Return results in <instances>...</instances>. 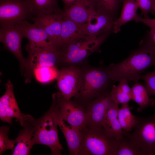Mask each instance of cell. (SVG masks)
Here are the masks:
<instances>
[{"mask_svg":"<svg viewBox=\"0 0 155 155\" xmlns=\"http://www.w3.org/2000/svg\"><path fill=\"white\" fill-rule=\"evenodd\" d=\"M155 65V55L146 47L140 46L123 61L110 65L108 69L112 80L119 81L125 79L135 83L140 79L142 73Z\"/></svg>","mask_w":155,"mask_h":155,"instance_id":"6da1fadb","label":"cell"},{"mask_svg":"<svg viewBox=\"0 0 155 155\" xmlns=\"http://www.w3.org/2000/svg\"><path fill=\"white\" fill-rule=\"evenodd\" d=\"M78 155H115L119 140L108 134L102 127H86Z\"/></svg>","mask_w":155,"mask_h":155,"instance_id":"7a4b0ae2","label":"cell"},{"mask_svg":"<svg viewBox=\"0 0 155 155\" xmlns=\"http://www.w3.org/2000/svg\"><path fill=\"white\" fill-rule=\"evenodd\" d=\"M106 35L95 37L83 34L60 50L59 62L73 65L79 64L98 49Z\"/></svg>","mask_w":155,"mask_h":155,"instance_id":"3957f363","label":"cell"},{"mask_svg":"<svg viewBox=\"0 0 155 155\" xmlns=\"http://www.w3.org/2000/svg\"><path fill=\"white\" fill-rule=\"evenodd\" d=\"M49 108L53 117L70 127L82 131L86 127V110L74 102L64 99L58 92L52 96Z\"/></svg>","mask_w":155,"mask_h":155,"instance_id":"277c9868","label":"cell"},{"mask_svg":"<svg viewBox=\"0 0 155 155\" xmlns=\"http://www.w3.org/2000/svg\"><path fill=\"white\" fill-rule=\"evenodd\" d=\"M25 48L28 54L24 73L26 84L31 82L35 67L55 66L59 62L60 50L55 46L28 42Z\"/></svg>","mask_w":155,"mask_h":155,"instance_id":"5b68a950","label":"cell"},{"mask_svg":"<svg viewBox=\"0 0 155 155\" xmlns=\"http://www.w3.org/2000/svg\"><path fill=\"white\" fill-rule=\"evenodd\" d=\"M57 124L49 110L36 119L35 131L32 141L33 145H46L51 150V154H61L63 147L59 140Z\"/></svg>","mask_w":155,"mask_h":155,"instance_id":"8992f818","label":"cell"},{"mask_svg":"<svg viewBox=\"0 0 155 155\" xmlns=\"http://www.w3.org/2000/svg\"><path fill=\"white\" fill-rule=\"evenodd\" d=\"M137 124L124 135L140 149L144 155H155V112L148 117H137Z\"/></svg>","mask_w":155,"mask_h":155,"instance_id":"52a82bcc","label":"cell"},{"mask_svg":"<svg viewBox=\"0 0 155 155\" xmlns=\"http://www.w3.org/2000/svg\"><path fill=\"white\" fill-rule=\"evenodd\" d=\"M37 15L30 0H0L1 26H14Z\"/></svg>","mask_w":155,"mask_h":155,"instance_id":"ba28073f","label":"cell"},{"mask_svg":"<svg viewBox=\"0 0 155 155\" xmlns=\"http://www.w3.org/2000/svg\"><path fill=\"white\" fill-rule=\"evenodd\" d=\"M111 81L108 68L83 72L78 95L86 98L100 96L108 92L107 90Z\"/></svg>","mask_w":155,"mask_h":155,"instance_id":"9c48e42d","label":"cell"},{"mask_svg":"<svg viewBox=\"0 0 155 155\" xmlns=\"http://www.w3.org/2000/svg\"><path fill=\"white\" fill-rule=\"evenodd\" d=\"M82 73L80 69L73 65L59 70L56 79L57 87L64 99L70 100L78 95Z\"/></svg>","mask_w":155,"mask_h":155,"instance_id":"30bf717a","label":"cell"},{"mask_svg":"<svg viewBox=\"0 0 155 155\" xmlns=\"http://www.w3.org/2000/svg\"><path fill=\"white\" fill-rule=\"evenodd\" d=\"M24 36L16 25L1 26L0 41L5 49L12 53L19 62L22 72L24 71L26 59L22 51V42Z\"/></svg>","mask_w":155,"mask_h":155,"instance_id":"8fae6325","label":"cell"},{"mask_svg":"<svg viewBox=\"0 0 155 155\" xmlns=\"http://www.w3.org/2000/svg\"><path fill=\"white\" fill-rule=\"evenodd\" d=\"M5 91L0 98V118L3 122L12 124V119L16 118L21 125L25 115L18 107L13 92V86L10 80L5 84Z\"/></svg>","mask_w":155,"mask_h":155,"instance_id":"7c38bea8","label":"cell"},{"mask_svg":"<svg viewBox=\"0 0 155 155\" xmlns=\"http://www.w3.org/2000/svg\"><path fill=\"white\" fill-rule=\"evenodd\" d=\"M36 120L30 115H25L24 121L21 125L23 128L14 140V146L12 150V155L29 154L34 145L32 139L35 131Z\"/></svg>","mask_w":155,"mask_h":155,"instance_id":"4fadbf2b","label":"cell"},{"mask_svg":"<svg viewBox=\"0 0 155 155\" xmlns=\"http://www.w3.org/2000/svg\"><path fill=\"white\" fill-rule=\"evenodd\" d=\"M110 92L97 97L88 104L85 110L86 127H102L106 112L112 102Z\"/></svg>","mask_w":155,"mask_h":155,"instance_id":"5bb4252c","label":"cell"},{"mask_svg":"<svg viewBox=\"0 0 155 155\" xmlns=\"http://www.w3.org/2000/svg\"><path fill=\"white\" fill-rule=\"evenodd\" d=\"M115 21L112 15L95 9L87 22L84 25V32L95 37L106 35L108 32L113 30Z\"/></svg>","mask_w":155,"mask_h":155,"instance_id":"9a60e30c","label":"cell"},{"mask_svg":"<svg viewBox=\"0 0 155 155\" xmlns=\"http://www.w3.org/2000/svg\"><path fill=\"white\" fill-rule=\"evenodd\" d=\"M62 19V14L60 12L38 14L33 20L34 23L45 31L51 42L58 49Z\"/></svg>","mask_w":155,"mask_h":155,"instance_id":"2e32d148","label":"cell"},{"mask_svg":"<svg viewBox=\"0 0 155 155\" xmlns=\"http://www.w3.org/2000/svg\"><path fill=\"white\" fill-rule=\"evenodd\" d=\"M95 9L91 0H77L62 13L63 16L74 22L84 25Z\"/></svg>","mask_w":155,"mask_h":155,"instance_id":"e0dca14e","label":"cell"},{"mask_svg":"<svg viewBox=\"0 0 155 155\" xmlns=\"http://www.w3.org/2000/svg\"><path fill=\"white\" fill-rule=\"evenodd\" d=\"M16 25L22 33L24 37L28 40L29 43L52 46L57 47L51 42L45 31L34 23H31L26 20Z\"/></svg>","mask_w":155,"mask_h":155,"instance_id":"ac0fdd59","label":"cell"},{"mask_svg":"<svg viewBox=\"0 0 155 155\" xmlns=\"http://www.w3.org/2000/svg\"><path fill=\"white\" fill-rule=\"evenodd\" d=\"M119 104L112 102L108 109L102 127L107 133L118 140L123 137L125 132L121 126L118 117Z\"/></svg>","mask_w":155,"mask_h":155,"instance_id":"d6986e66","label":"cell"},{"mask_svg":"<svg viewBox=\"0 0 155 155\" xmlns=\"http://www.w3.org/2000/svg\"><path fill=\"white\" fill-rule=\"evenodd\" d=\"M83 34H85L84 25L78 24L63 15L61 30L57 45L58 48L60 50Z\"/></svg>","mask_w":155,"mask_h":155,"instance_id":"ffe728a7","label":"cell"},{"mask_svg":"<svg viewBox=\"0 0 155 155\" xmlns=\"http://www.w3.org/2000/svg\"><path fill=\"white\" fill-rule=\"evenodd\" d=\"M55 120L65 136L69 154L78 155L82 141V131L70 127L61 119Z\"/></svg>","mask_w":155,"mask_h":155,"instance_id":"44dd1931","label":"cell"},{"mask_svg":"<svg viewBox=\"0 0 155 155\" xmlns=\"http://www.w3.org/2000/svg\"><path fill=\"white\" fill-rule=\"evenodd\" d=\"M123 7L119 17L115 20L113 31L118 33L121 27L126 23L132 20L137 15V11L139 7L135 0H122Z\"/></svg>","mask_w":155,"mask_h":155,"instance_id":"7402d4cb","label":"cell"},{"mask_svg":"<svg viewBox=\"0 0 155 155\" xmlns=\"http://www.w3.org/2000/svg\"><path fill=\"white\" fill-rule=\"evenodd\" d=\"M131 88L132 100L136 103L139 106L137 111L141 112L148 107L154 106L155 101L152 97H150L144 85L138 82H135Z\"/></svg>","mask_w":155,"mask_h":155,"instance_id":"603a6c76","label":"cell"},{"mask_svg":"<svg viewBox=\"0 0 155 155\" xmlns=\"http://www.w3.org/2000/svg\"><path fill=\"white\" fill-rule=\"evenodd\" d=\"M119 84L116 86L113 85L110 92L112 101L118 104L128 103L132 100L131 88L128 84V82L125 79L119 81Z\"/></svg>","mask_w":155,"mask_h":155,"instance_id":"cb8c5ba5","label":"cell"},{"mask_svg":"<svg viewBox=\"0 0 155 155\" xmlns=\"http://www.w3.org/2000/svg\"><path fill=\"white\" fill-rule=\"evenodd\" d=\"M132 108L128 103L122 104L118 110L119 121L122 129L125 133L132 131L138 122L137 117L133 115L131 111Z\"/></svg>","mask_w":155,"mask_h":155,"instance_id":"d4e9b609","label":"cell"},{"mask_svg":"<svg viewBox=\"0 0 155 155\" xmlns=\"http://www.w3.org/2000/svg\"><path fill=\"white\" fill-rule=\"evenodd\" d=\"M59 72L55 66H37L33 70V75L39 82L46 84L57 79Z\"/></svg>","mask_w":155,"mask_h":155,"instance_id":"484cf974","label":"cell"},{"mask_svg":"<svg viewBox=\"0 0 155 155\" xmlns=\"http://www.w3.org/2000/svg\"><path fill=\"white\" fill-rule=\"evenodd\" d=\"M30 1L37 15L61 12L57 0H30Z\"/></svg>","mask_w":155,"mask_h":155,"instance_id":"4316f807","label":"cell"},{"mask_svg":"<svg viewBox=\"0 0 155 155\" xmlns=\"http://www.w3.org/2000/svg\"><path fill=\"white\" fill-rule=\"evenodd\" d=\"M115 155H144L140 149L132 143L124 135L119 140Z\"/></svg>","mask_w":155,"mask_h":155,"instance_id":"83f0119b","label":"cell"},{"mask_svg":"<svg viewBox=\"0 0 155 155\" xmlns=\"http://www.w3.org/2000/svg\"><path fill=\"white\" fill-rule=\"evenodd\" d=\"M95 9L112 16L117 11L122 0H91Z\"/></svg>","mask_w":155,"mask_h":155,"instance_id":"f1b7e54d","label":"cell"},{"mask_svg":"<svg viewBox=\"0 0 155 155\" xmlns=\"http://www.w3.org/2000/svg\"><path fill=\"white\" fill-rule=\"evenodd\" d=\"M9 127L3 126L0 128V154L1 155L6 150H12L14 146V140H10L8 135Z\"/></svg>","mask_w":155,"mask_h":155,"instance_id":"f546056e","label":"cell"},{"mask_svg":"<svg viewBox=\"0 0 155 155\" xmlns=\"http://www.w3.org/2000/svg\"><path fill=\"white\" fill-rule=\"evenodd\" d=\"M140 79L144 81V86L149 96H155V71L142 75Z\"/></svg>","mask_w":155,"mask_h":155,"instance_id":"4dcf8cb0","label":"cell"},{"mask_svg":"<svg viewBox=\"0 0 155 155\" xmlns=\"http://www.w3.org/2000/svg\"><path fill=\"white\" fill-rule=\"evenodd\" d=\"M140 46L146 47L155 55V31L150 30L148 31L144 38L141 41Z\"/></svg>","mask_w":155,"mask_h":155,"instance_id":"1f68e13d","label":"cell"},{"mask_svg":"<svg viewBox=\"0 0 155 155\" xmlns=\"http://www.w3.org/2000/svg\"><path fill=\"white\" fill-rule=\"evenodd\" d=\"M138 7L140 9L141 15H144V18H149L148 14L152 13L153 6L155 0H135Z\"/></svg>","mask_w":155,"mask_h":155,"instance_id":"d6a6232c","label":"cell"},{"mask_svg":"<svg viewBox=\"0 0 155 155\" xmlns=\"http://www.w3.org/2000/svg\"><path fill=\"white\" fill-rule=\"evenodd\" d=\"M136 22H141L149 27L151 30L155 31V18H146L137 15L134 20Z\"/></svg>","mask_w":155,"mask_h":155,"instance_id":"836d02e7","label":"cell"},{"mask_svg":"<svg viewBox=\"0 0 155 155\" xmlns=\"http://www.w3.org/2000/svg\"><path fill=\"white\" fill-rule=\"evenodd\" d=\"M77 0H62L66 8L73 4Z\"/></svg>","mask_w":155,"mask_h":155,"instance_id":"e575fe53","label":"cell"},{"mask_svg":"<svg viewBox=\"0 0 155 155\" xmlns=\"http://www.w3.org/2000/svg\"><path fill=\"white\" fill-rule=\"evenodd\" d=\"M152 13H155V1L153 7Z\"/></svg>","mask_w":155,"mask_h":155,"instance_id":"d590c367","label":"cell"}]
</instances>
